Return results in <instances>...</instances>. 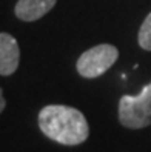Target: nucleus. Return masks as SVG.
<instances>
[{"mask_svg": "<svg viewBox=\"0 0 151 152\" xmlns=\"http://www.w3.org/2000/svg\"><path fill=\"white\" fill-rule=\"evenodd\" d=\"M39 128L48 138L65 146L82 145L90 135L85 115L65 104L45 106L39 112Z\"/></svg>", "mask_w": 151, "mask_h": 152, "instance_id": "nucleus-1", "label": "nucleus"}, {"mask_svg": "<svg viewBox=\"0 0 151 152\" xmlns=\"http://www.w3.org/2000/svg\"><path fill=\"white\" fill-rule=\"evenodd\" d=\"M119 121L128 129H142L151 124V83L137 95H123L119 100Z\"/></svg>", "mask_w": 151, "mask_h": 152, "instance_id": "nucleus-2", "label": "nucleus"}, {"mask_svg": "<svg viewBox=\"0 0 151 152\" xmlns=\"http://www.w3.org/2000/svg\"><path fill=\"white\" fill-rule=\"evenodd\" d=\"M119 57V51L116 46L108 43L97 45L94 48H90L79 57L76 68L77 72L85 78H96L106 72Z\"/></svg>", "mask_w": 151, "mask_h": 152, "instance_id": "nucleus-3", "label": "nucleus"}, {"mask_svg": "<svg viewBox=\"0 0 151 152\" xmlns=\"http://www.w3.org/2000/svg\"><path fill=\"white\" fill-rule=\"evenodd\" d=\"M19 43L8 32H0V75H11L19 68Z\"/></svg>", "mask_w": 151, "mask_h": 152, "instance_id": "nucleus-4", "label": "nucleus"}, {"mask_svg": "<svg viewBox=\"0 0 151 152\" xmlns=\"http://www.w3.org/2000/svg\"><path fill=\"white\" fill-rule=\"evenodd\" d=\"M57 0H19L15 3L14 12L17 19L23 22H34L42 19L54 8Z\"/></svg>", "mask_w": 151, "mask_h": 152, "instance_id": "nucleus-5", "label": "nucleus"}, {"mask_svg": "<svg viewBox=\"0 0 151 152\" xmlns=\"http://www.w3.org/2000/svg\"><path fill=\"white\" fill-rule=\"evenodd\" d=\"M139 46L145 51H151V12L147 15V19L142 23L140 29H139Z\"/></svg>", "mask_w": 151, "mask_h": 152, "instance_id": "nucleus-6", "label": "nucleus"}, {"mask_svg": "<svg viewBox=\"0 0 151 152\" xmlns=\"http://www.w3.org/2000/svg\"><path fill=\"white\" fill-rule=\"evenodd\" d=\"M6 106V102H5V97H3V92H2V88H0V112H3Z\"/></svg>", "mask_w": 151, "mask_h": 152, "instance_id": "nucleus-7", "label": "nucleus"}]
</instances>
